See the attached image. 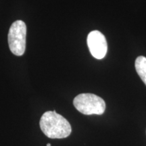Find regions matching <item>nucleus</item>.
Segmentation results:
<instances>
[{
	"mask_svg": "<svg viewBox=\"0 0 146 146\" xmlns=\"http://www.w3.org/2000/svg\"><path fill=\"white\" fill-rule=\"evenodd\" d=\"M87 45L91 54L95 58L101 60L105 57L108 51L107 41L105 36L99 31H93L87 36Z\"/></svg>",
	"mask_w": 146,
	"mask_h": 146,
	"instance_id": "20e7f679",
	"label": "nucleus"
},
{
	"mask_svg": "<svg viewBox=\"0 0 146 146\" xmlns=\"http://www.w3.org/2000/svg\"><path fill=\"white\" fill-rule=\"evenodd\" d=\"M135 66L139 77L146 85V58L142 56L137 58Z\"/></svg>",
	"mask_w": 146,
	"mask_h": 146,
	"instance_id": "39448f33",
	"label": "nucleus"
},
{
	"mask_svg": "<svg viewBox=\"0 0 146 146\" xmlns=\"http://www.w3.org/2000/svg\"><path fill=\"white\" fill-rule=\"evenodd\" d=\"M42 132L50 139H64L72 132L70 124L56 110L47 111L42 115L39 121Z\"/></svg>",
	"mask_w": 146,
	"mask_h": 146,
	"instance_id": "f257e3e1",
	"label": "nucleus"
},
{
	"mask_svg": "<svg viewBox=\"0 0 146 146\" xmlns=\"http://www.w3.org/2000/svg\"><path fill=\"white\" fill-rule=\"evenodd\" d=\"M27 25L23 21H16L11 25L8 33L9 48L12 54L21 56L26 49Z\"/></svg>",
	"mask_w": 146,
	"mask_h": 146,
	"instance_id": "7ed1b4c3",
	"label": "nucleus"
},
{
	"mask_svg": "<svg viewBox=\"0 0 146 146\" xmlns=\"http://www.w3.org/2000/svg\"><path fill=\"white\" fill-rule=\"evenodd\" d=\"M47 146H51V144L50 143H47Z\"/></svg>",
	"mask_w": 146,
	"mask_h": 146,
	"instance_id": "423d86ee",
	"label": "nucleus"
},
{
	"mask_svg": "<svg viewBox=\"0 0 146 146\" xmlns=\"http://www.w3.org/2000/svg\"><path fill=\"white\" fill-rule=\"evenodd\" d=\"M73 104L85 115H102L105 112L106 103L100 97L93 94H81L74 98Z\"/></svg>",
	"mask_w": 146,
	"mask_h": 146,
	"instance_id": "f03ea898",
	"label": "nucleus"
}]
</instances>
